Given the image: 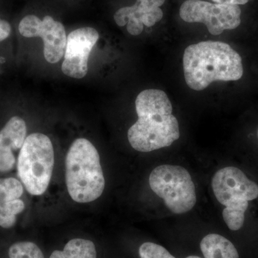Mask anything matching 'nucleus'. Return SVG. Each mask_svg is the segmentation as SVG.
<instances>
[{
    "label": "nucleus",
    "instance_id": "obj_1",
    "mask_svg": "<svg viewBox=\"0 0 258 258\" xmlns=\"http://www.w3.org/2000/svg\"><path fill=\"white\" fill-rule=\"evenodd\" d=\"M135 103L138 119L128 132L129 144L135 150L152 152L169 147L179 139V122L164 91L145 90L139 93Z\"/></svg>",
    "mask_w": 258,
    "mask_h": 258
},
{
    "label": "nucleus",
    "instance_id": "obj_2",
    "mask_svg": "<svg viewBox=\"0 0 258 258\" xmlns=\"http://www.w3.org/2000/svg\"><path fill=\"white\" fill-rule=\"evenodd\" d=\"M183 69L186 84L198 91L216 81H238L244 73L238 52L219 41L200 42L186 47Z\"/></svg>",
    "mask_w": 258,
    "mask_h": 258
},
{
    "label": "nucleus",
    "instance_id": "obj_3",
    "mask_svg": "<svg viewBox=\"0 0 258 258\" xmlns=\"http://www.w3.org/2000/svg\"><path fill=\"white\" fill-rule=\"evenodd\" d=\"M66 181L74 201L88 203L101 196L105 178L99 154L88 139H76L66 158Z\"/></svg>",
    "mask_w": 258,
    "mask_h": 258
},
{
    "label": "nucleus",
    "instance_id": "obj_4",
    "mask_svg": "<svg viewBox=\"0 0 258 258\" xmlns=\"http://www.w3.org/2000/svg\"><path fill=\"white\" fill-rule=\"evenodd\" d=\"M212 190L217 201L225 206L222 217L231 230L242 228L249 201L258 198V185L235 166L222 168L212 180Z\"/></svg>",
    "mask_w": 258,
    "mask_h": 258
},
{
    "label": "nucleus",
    "instance_id": "obj_5",
    "mask_svg": "<svg viewBox=\"0 0 258 258\" xmlns=\"http://www.w3.org/2000/svg\"><path fill=\"white\" fill-rule=\"evenodd\" d=\"M55 164L53 146L45 134L25 139L18 158V176L30 195H41L48 187Z\"/></svg>",
    "mask_w": 258,
    "mask_h": 258
},
{
    "label": "nucleus",
    "instance_id": "obj_6",
    "mask_svg": "<svg viewBox=\"0 0 258 258\" xmlns=\"http://www.w3.org/2000/svg\"><path fill=\"white\" fill-rule=\"evenodd\" d=\"M149 185L166 208L176 215L190 211L196 204L195 184L189 171L182 166H157L149 176Z\"/></svg>",
    "mask_w": 258,
    "mask_h": 258
},
{
    "label": "nucleus",
    "instance_id": "obj_7",
    "mask_svg": "<svg viewBox=\"0 0 258 258\" xmlns=\"http://www.w3.org/2000/svg\"><path fill=\"white\" fill-rule=\"evenodd\" d=\"M241 13L239 5L212 4L202 0H186L179 10L184 21L203 23L213 35L237 28L241 23Z\"/></svg>",
    "mask_w": 258,
    "mask_h": 258
},
{
    "label": "nucleus",
    "instance_id": "obj_8",
    "mask_svg": "<svg viewBox=\"0 0 258 258\" xmlns=\"http://www.w3.org/2000/svg\"><path fill=\"white\" fill-rule=\"evenodd\" d=\"M19 32L25 37H41L44 42V56L50 63L59 62L64 55L67 36L63 25L52 17L42 20L35 15H28L20 21Z\"/></svg>",
    "mask_w": 258,
    "mask_h": 258
},
{
    "label": "nucleus",
    "instance_id": "obj_9",
    "mask_svg": "<svg viewBox=\"0 0 258 258\" xmlns=\"http://www.w3.org/2000/svg\"><path fill=\"white\" fill-rule=\"evenodd\" d=\"M99 38L94 28H79L67 37L62 71L73 79H81L88 73V61L93 47Z\"/></svg>",
    "mask_w": 258,
    "mask_h": 258
},
{
    "label": "nucleus",
    "instance_id": "obj_10",
    "mask_svg": "<svg viewBox=\"0 0 258 258\" xmlns=\"http://www.w3.org/2000/svg\"><path fill=\"white\" fill-rule=\"evenodd\" d=\"M165 0H137L133 6L120 8L114 15L115 23L119 27L126 25L127 31L137 36L144 26L152 27L164 16L161 7Z\"/></svg>",
    "mask_w": 258,
    "mask_h": 258
},
{
    "label": "nucleus",
    "instance_id": "obj_11",
    "mask_svg": "<svg viewBox=\"0 0 258 258\" xmlns=\"http://www.w3.org/2000/svg\"><path fill=\"white\" fill-rule=\"evenodd\" d=\"M27 125L19 116H13L0 131V172L13 170L15 153L20 151L26 139Z\"/></svg>",
    "mask_w": 258,
    "mask_h": 258
},
{
    "label": "nucleus",
    "instance_id": "obj_12",
    "mask_svg": "<svg viewBox=\"0 0 258 258\" xmlns=\"http://www.w3.org/2000/svg\"><path fill=\"white\" fill-rule=\"evenodd\" d=\"M23 185L15 178L0 179V227L9 229L15 225L17 216L24 211L21 200Z\"/></svg>",
    "mask_w": 258,
    "mask_h": 258
},
{
    "label": "nucleus",
    "instance_id": "obj_13",
    "mask_svg": "<svg viewBox=\"0 0 258 258\" xmlns=\"http://www.w3.org/2000/svg\"><path fill=\"white\" fill-rule=\"evenodd\" d=\"M204 258H240L233 244L223 236L210 234L200 242Z\"/></svg>",
    "mask_w": 258,
    "mask_h": 258
},
{
    "label": "nucleus",
    "instance_id": "obj_14",
    "mask_svg": "<svg viewBox=\"0 0 258 258\" xmlns=\"http://www.w3.org/2000/svg\"><path fill=\"white\" fill-rule=\"evenodd\" d=\"M50 258H97L96 246L91 240L73 239L62 251H54Z\"/></svg>",
    "mask_w": 258,
    "mask_h": 258
},
{
    "label": "nucleus",
    "instance_id": "obj_15",
    "mask_svg": "<svg viewBox=\"0 0 258 258\" xmlns=\"http://www.w3.org/2000/svg\"><path fill=\"white\" fill-rule=\"evenodd\" d=\"M10 258H45L41 249L32 242H19L10 246Z\"/></svg>",
    "mask_w": 258,
    "mask_h": 258
},
{
    "label": "nucleus",
    "instance_id": "obj_16",
    "mask_svg": "<svg viewBox=\"0 0 258 258\" xmlns=\"http://www.w3.org/2000/svg\"><path fill=\"white\" fill-rule=\"evenodd\" d=\"M140 258H176L166 248L154 242H144L139 249Z\"/></svg>",
    "mask_w": 258,
    "mask_h": 258
},
{
    "label": "nucleus",
    "instance_id": "obj_17",
    "mask_svg": "<svg viewBox=\"0 0 258 258\" xmlns=\"http://www.w3.org/2000/svg\"><path fill=\"white\" fill-rule=\"evenodd\" d=\"M11 33V26L6 20L0 19V42L8 38Z\"/></svg>",
    "mask_w": 258,
    "mask_h": 258
},
{
    "label": "nucleus",
    "instance_id": "obj_18",
    "mask_svg": "<svg viewBox=\"0 0 258 258\" xmlns=\"http://www.w3.org/2000/svg\"><path fill=\"white\" fill-rule=\"evenodd\" d=\"M212 1L216 4L240 5L247 4L249 0H212Z\"/></svg>",
    "mask_w": 258,
    "mask_h": 258
},
{
    "label": "nucleus",
    "instance_id": "obj_19",
    "mask_svg": "<svg viewBox=\"0 0 258 258\" xmlns=\"http://www.w3.org/2000/svg\"><path fill=\"white\" fill-rule=\"evenodd\" d=\"M186 258H202V257H198V256L191 255V256H188V257H186Z\"/></svg>",
    "mask_w": 258,
    "mask_h": 258
},
{
    "label": "nucleus",
    "instance_id": "obj_20",
    "mask_svg": "<svg viewBox=\"0 0 258 258\" xmlns=\"http://www.w3.org/2000/svg\"><path fill=\"white\" fill-rule=\"evenodd\" d=\"M257 137H258V131H257Z\"/></svg>",
    "mask_w": 258,
    "mask_h": 258
}]
</instances>
